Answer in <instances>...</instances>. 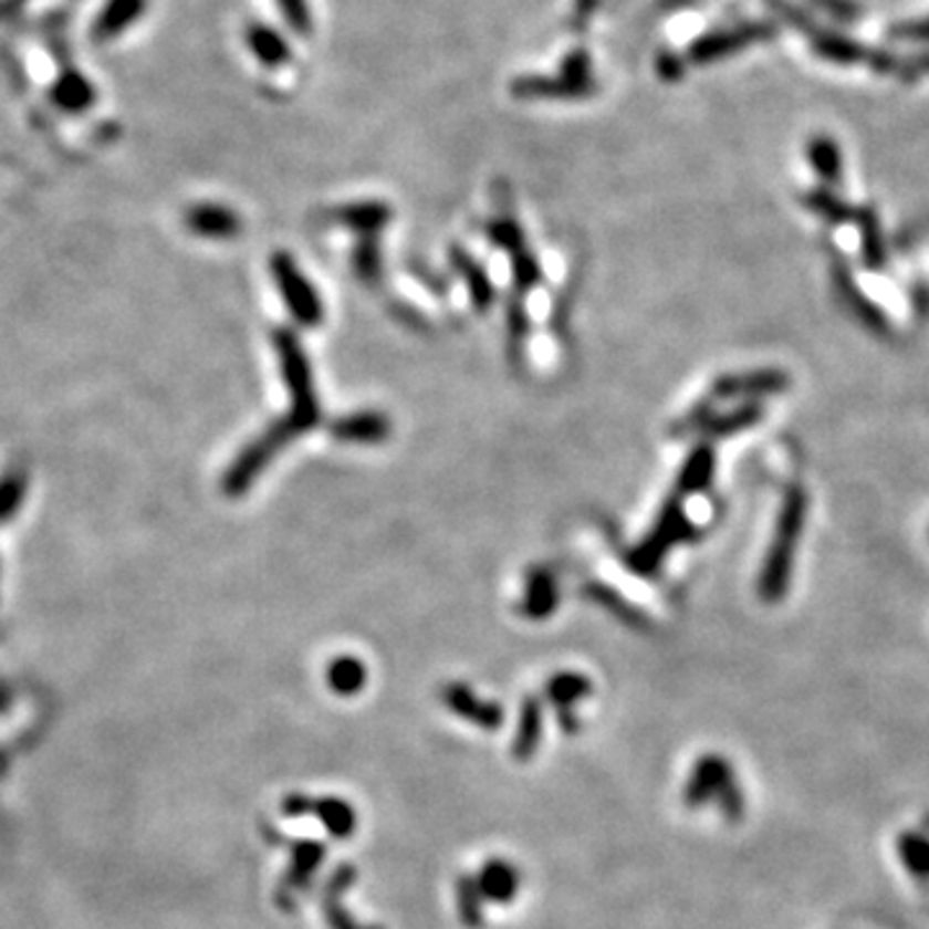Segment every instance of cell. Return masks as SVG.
I'll return each mask as SVG.
<instances>
[{"instance_id": "6da1fadb", "label": "cell", "mask_w": 929, "mask_h": 929, "mask_svg": "<svg viewBox=\"0 0 929 929\" xmlns=\"http://www.w3.org/2000/svg\"><path fill=\"white\" fill-rule=\"evenodd\" d=\"M274 346L279 352V364H282V375L292 390V410L282 421H276L271 429L255 439L251 447L243 449L236 464L225 476V491L230 495H240L248 486L253 483L263 464H267L274 452L286 441L298 437L300 431L313 429L321 421V408L313 390V375H310V364L305 359L298 336L290 328H274L271 333Z\"/></svg>"}, {"instance_id": "7a4b0ae2", "label": "cell", "mask_w": 929, "mask_h": 929, "mask_svg": "<svg viewBox=\"0 0 929 929\" xmlns=\"http://www.w3.org/2000/svg\"><path fill=\"white\" fill-rule=\"evenodd\" d=\"M271 274H274L279 292H282L284 302L290 305L294 321L300 325H307V328H313V325L323 321L321 300H317L313 284L300 274L298 263H294L290 253L276 251L271 255Z\"/></svg>"}, {"instance_id": "3957f363", "label": "cell", "mask_w": 929, "mask_h": 929, "mask_svg": "<svg viewBox=\"0 0 929 929\" xmlns=\"http://www.w3.org/2000/svg\"><path fill=\"white\" fill-rule=\"evenodd\" d=\"M441 702L449 712L457 718L468 720L470 726L483 728V731H499L503 726V708L499 702H488L478 697L468 685L462 681H449L441 687Z\"/></svg>"}, {"instance_id": "277c9868", "label": "cell", "mask_w": 929, "mask_h": 929, "mask_svg": "<svg viewBox=\"0 0 929 929\" xmlns=\"http://www.w3.org/2000/svg\"><path fill=\"white\" fill-rule=\"evenodd\" d=\"M147 6L150 0H106L91 23V39L96 44H106L127 34L147 13Z\"/></svg>"}, {"instance_id": "5b68a950", "label": "cell", "mask_w": 929, "mask_h": 929, "mask_svg": "<svg viewBox=\"0 0 929 929\" xmlns=\"http://www.w3.org/2000/svg\"><path fill=\"white\" fill-rule=\"evenodd\" d=\"M325 857V847L321 842H294L292 844V863H290V870L279 883V894H276V901L284 906V909H290L294 904V894H300V890H305V886L313 878L317 865L323 863Z\"/></svg>"}, {"instance_id": "8992f818", "label": "cell", "mask_w": 929, "mask_h": 929, "mask_svg": "<svg viewBox=\"0 0 929 929\" xmlns=\"http://www.w3.org/2000/svg\"><path fill=\"white\" fill-rule=\"evenodd\" d=\"M594 88V77L592 81H576V77L557 73L516 77L514 85H511V93L519 98H584L592 96Z\"/></svg>"}, {"instance_id": "52a82bcc", "label": "cell", "mask_w": 929, "mask_h": 929, "mask_svg": "<svg viewBox=\"0 0 929 929\" xmlns=\"http://www.w3.org/2000/svg\"><path fill=\"white\" fill-rule=\"evenodd\" d=\"M96 88H93L91 77L81 73L77 67H62L58 77H54L52 88H50V98L52 104L60 108V112L65 114H85L91 112L93 104H96Z\"/></svg>"}, {"instance_id": "ba28073f", "label": "cell", "mask_w": 929, "mask_h": 929, "mask_svg": "<svg viewBox=\"0 0 929 929\" xmlns=\"http://www.w3.org/2000/svg\"><path fill=\"white\" fill-rule=\"evenodd\" d=\"M476 880L486 901L493 904L514 901L519 896V888H522V873H519V867H514L503 857L486 859L483 867H480L476 875Z\"/></svg>"}, {"instance_id": "9c48e42d", "label": "cell", "mask_w": 929, "mask_h": 929, "mask_svg": "<svg viewBox=\"0 0 929 929\" xmlns=\"http://www.w3.org/2000/svg\"><path fill=\"white\" fill-rule=\"evenodd\" d=\"M246 46L251 50L253 58L269 70H279V67L290 65L294 58L290 42H286V39L279 34L274 27H269V23H259V21L248 23Z\"/></svg>"}, {"instance_id": "30bf717a", "label": "cell", "mask_w": 929, "mask_h": 929, "mask_svg": "<svg viewBox=\"0 0 929 929\" xmlns=\"http://www.w3.org/2000/svg\"><path fill=\"white\" fill-rule=\"evenodd\" d=\"M333 439L354 441V445H379L390 437V421L377 410H362V414L336 418L331 424Z\"/></svg>"}, {"instance_id": "8fae6325", "label": "cell", "mask_w": 929, "mask_h": 929, "mask_svg": "<svg viewBox=\"0 0 929 929\" xmlns=\"http://www.w3.org/2000/svg\"><path fill=\"white\" fill-rule=\"evenodd\" d=\"M186 225L191 232L205 238H236L243 230L238 212L222 205H194L186 212Z\"/></svg>"}, {"instance_id": "7c38bea8", "label": "cell", "mask_w": 929, "mask_h": 929, "mask_svg": "<svg viewBox=\"0 0 929 929\" xmlns=\"http://www.w3.org/2000/svg\"><path fill=\"white\" fill-rule=\"evenodd\" d=\"M331 222L344 225L348 230L362 232V236H375L393 220V209L385 201H359V205H344L328 212Z\"/></svg>"}, {"instance_id": "4fadbf2b", "label": "cell", "mask_w": 929, "mask_h": 929, "mask_svg": "<svg viewBox=\"0 0 929 929\" xmlns=\"http://www.w3.org/2000/svg\"><path fill=\"white\" fill-rule=\"evenodd\" d=\"M555 607H557L555 576L547 568L537 565V568H532L530 576H526V592H524V602H522V607H519V612L530 619H545L547 615H553Z\"/></svg>"}, {"instance_id": "5bb4252c", "label": "cell", "mask_w": 929, "mask_h": 929, "mask_svg": "<svg viewBox=\"0 0 929 929\" xmlns=\"http://www.w3.org/2000/svg\"><path fill=\"white\" fill-rule=\"evenodd\" d=\"M307 813H313L325 826V832L336 836V839H348L356 832V811L344 797H310Z\"/></svg>"}, {"instance_id": "9a60e30c", "label": "cell", "mask_w": 929, "mask_h": 929, "mask_svg": "<svg viewBox=\"0 0 929 929\" xmlns=\"http://www.w3.org/2000/svg\"><path fill=\"white\" fill-rule=\"evenodd\" d=\"M542 739V702L537 697H524L522 710H519V723L514 733V743H511V754L519 762H526V759L534 756V751L540 747Z\"/></svg>"}, {"instance_id": "2e32d148", "label": "cell", "mask_w": 929, "mask_h": 929, "mask_svg": "<svg viewBox=\"0 0 929 929\" xmlns=\"http://www.w3.org/2000/svg\"><path fill=\"white\" fill-rule=\"evenodd\" d=\"M592 695V679L578 671L553 674L545 685V697L557 712L573 710L581 700Z\"/></svg>"}, {"instance_id": "e0dca14e", "label": "cell", "mask_w": 929, "mask_h": 929, "mask_svg": "<svg viewBox=\"0 0 929 929\" xmlns=\"http://www.w3.org/2000/svg\"><path fill=\"white\" fill-rule=\"evenodd\" d=\"M449 259H452L455 269L460 271L464 284H468L470 300L476 302V307L480 310V313H486L495 300V290H493L491 279H488L486 271L480 269V263L472 261V255H468V251H462L460 246H455L452 251H449Z\"/></svg>"}, {"instance_id": "ac0fdd59", "label": "cell", "mask_w": 929, "mask_h": 929, "mask_svg": "<svg viewBox=\"0 0 929 929\" xmlns=\"http://www.w3.org/2000/svg\"><path fill=\"white\" fill-rule=\"evenodd\" d=\"M325 685L341 697L359 695L367 685V666L356 656H338L333 658L325 669Z\"/></svg>"}, {"instance_id": "d6986e66", "label": "cell", "mask_w": 929, "mask_h": 929, "mask_svg": "<svg viewBox=\"0 0 929 929\" xmlns=\"http://www.w3.org/2000/svg\"><path fill=\"white\" fill-rule=\"evenodd\" d=\"M455 901H457V914H460V921L470 929L483 927V904L486 898L480 894L476 875H460L455 883Z\"/></svg>"}, {"instance_id": "ffe728a7", "label": "cell", "mask_w": 929, "mask_h": 929, "mask_svg": "<svg viewBox=\"0 0 929 929\" xmlns=\"http://www.w3.org/2000/svg\"><path fill=\"white\" fill-rule=\"evenodd\" d=\"M354 271L362 282H379V248L375 236H362L359 248L354 251Z\"/></svg>"}, {"instance_id": "44dd1931", "label": "cell", "mask_w": 929, "mask_h": 929, "mask_svg": "<svg viewBox=\"0 0 929 929\" xmlns=\"http://www.w3.org/2000/svg\"><path fill=\"white\" fill-rule=\"evenodd\" d=\"M279 13L286 27H290L298 36H310L313 34V11H310L307 0H276Z\"/></svg>"}, {"instance_id": "7402d4cb", "label": "cell", "mask_w": 929, "mask_h": 929, "mask_svg": "<svg viewBox=\"0 0 929 929\" xmlns=\"http://www.w3.org/2000/svg\"><path fill=\"white\" fill-rule=\"evenodd\" d=\"M561 73L568 75V77H576V81H592V58H588V52L584 46H576V50H571L565 54L563 62H561Z\"/></svg>"}, {"instance_id": "603a6c76", "label": "cell", "mask_w": 929, "mask_h": 929, "mask_svg": "<svg viewBox=\"0 0 929 929\" xmlns=\"http://www.w3.org/2000/svg\"><path fill=\"white\" fill-rule=\"evenodd\" d=\"M596 8H599V0H573V11H571V29L573 31H584L588 27V21H592V15L596 13Z\"/></svg>"}, {"instance_id": "cb8c5ba5", "label": "cell", "mask_w": 929, "mask_h": 929, "mask_svg": "<svg viewBox=\"0 0 929 929\" xmlns=\"http://www.w3.org/2000/svg\"><path fill=\"white\" fill-rule=\"evenodd\" d=\"M325 917H328L331 929H359L348 919L346 911H341V906L333 898H325Z\"/></svg>"}]
</instances>
